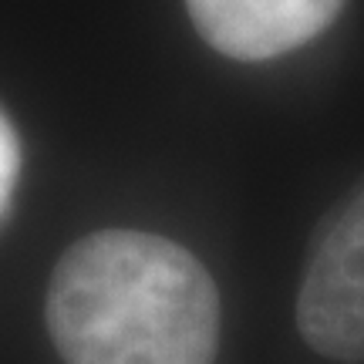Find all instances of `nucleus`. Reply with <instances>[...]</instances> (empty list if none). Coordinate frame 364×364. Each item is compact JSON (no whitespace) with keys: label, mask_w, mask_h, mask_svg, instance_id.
Listing matches in <instances>:
<instances>
[{"label":"nucleus","mask_w":364,"mask_h":364,"mask_svg":"<svg viewBox=\"0 0 364 364\" xmlns=\"http://www.w3.org/2000/svg\"><path fill=\"white\" fill-rule=\"evenodd\" d=\"M297 331L327 361H364V179L314 236L297 290Z\"/></svg>","instance_id":"nucleus-2"},{"label":"nucleus","mask_w":364,"mask_h":364,"mask_svg":"<svg viewBox=\"0 0 364 364\" xmlns=\"http://www.w3.org/2000/svg\"><path fill=\"white\" fill-rule=\"evenodd\" d=\"M44 321L65 364H213L223 304L186 247L98 230L54 263Z\"/></svg>","instance_id":"nucleus-1"},{"label":"nucleus","mask_w":364,"mask_h":364,"mask_svg":"<svg viewBox=\"0 0 364 364\" xmlns=\"http://www.w3.org/2000/svg\"><path fill=\"white\" fill-rule=\"evenodd\" d=\"M17 172H21V149H17V135H14L11 122L0 112V216L11 206L14 186H17Z\"/></svg>","instance_id":"nucleus-4"},{"label":"nucleus","mask_w":364,"mask_h":364,"mask_svg":"<svg viewBox=\"0 0 364 364\" xmlns=\"http://www.w3.org/2000/svg\"><path fill=\"white\" fill-rule=\"evenodd\" d=\"M344 0H186L193 27L233 61H270L314 41Z\"/></svg>","instance_id":"nucleus-3"}]
</instances>
